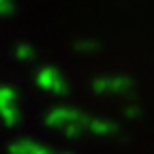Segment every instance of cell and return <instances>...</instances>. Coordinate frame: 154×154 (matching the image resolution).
I'll use <instances>...</instances> for the list:
<instances>
[{
    "label": "cell",
    "instance_id": "8fae6325",
    "mask_svg": "<svg viewBox=\"0 0 154 154\" xmlns=\"http://www.w3.org/2000/svg\"><path fill=\"white\" fill-rule=\"evenodd\" d=\"M126 116H128V118H137V116H139V109L137 107H126Z\"/></svg>",
    "mask_w": 154,
    "mask_h": 154
},
{
    "label": "cell",
    "instance_id": "277c9868",
    "mask_svg": "<svg viewBox=\"0 0 154 154\" xmlns=\"http://www.w3.org/2000/svg\"><path fill=\"white\" fill-rule=\"evenodd\" d=\"M88 128H90L94 135H111V133H116V124L109 122V120H101V118L90 120Z\"/></svg>",
    "mask_w": 154,
    "mask_h": 154
},
{
    "label": "cell",
    "instance_id": "8992f818",
    "mask_svg": "<svg viewBox=\"0 0 154 154\" xmlns=\"http://www.w3.org/2000/svg\"><path fill=\"white\" fill-rule=\"evenodd\" d=\"M0 118L5 120L7 126H13L19 122V111H17V105H9V107H2L0 109Z\"/></svg>",
    "mask_w": 154,
    "mask_h": 154
},
{
    "label": "cell",
    "instance_id": "7c38bea8",
    "mask_svg": "<svg viewBox=\"0 0 154 154\" xmlns=\"http://www.w3.org/2000/svg\"><path fill=\"white\" fill-rule=\"evenodd\" d=\"M64 154H71V152H64Z\"/></svg>",
    "mask_w": 154,
    "mask_h": 154
},
{
    "label": "cell",
    "instance_id": "30bf717a",
    "mask_svg": "<svg viewBox=\"0 0 154 154\" xmlns=\"http://www.w3.org/2000/svg\"><path fill=\"white\" fill-rule=\"evenodd\" d=\"M13 5L9 2V0H0V15H9V13H13Z\"/></svg>",
    "mask_w": 154,
    "mask_h": 154
},
{
    "label": "cell",
    "instance_id": "3957f363",
    "mask_svg": "<svg viewBox=\"0 0 154 154\" xmlns=\"http://www.w3.org/2000/svg\"><path fill=\"white\" fill-rule=\"evenodd\" d=\"M79 118V111H75V109H69V107H56V109H51L49 113H47V118H45V122L49 124V126H62V128H66L73 120H77Z\"/></svg>",
    "mask_w": 154,
    "mask_h": 154
},
{
    "label": "cell",
    "instance_id": "9c48e42d",
    "mask_svg": "<svg viewBox=\"0 0 154 154\" xmlns=\"http://www.w3.org/2000/svg\"><path fill=\"white\" fill-rule=\"evenodd\" d=\"M75 49L77 51H96V49H99V43H94V41H79V43H75Z\"/></svg>",
    "mask_w": 154,
    "mask_h": 154
},
{
    "label": "cell",
    "instance_id": "ba28073f",
    "mask_svg": "<svg viewBox=\"0 0 154 154\" xmlns=\"http://www.w3.org/2000/svg\"><path fill=\"white\" fill-rule=\"evenodd\" d=\"M34 47L28 45V43H22V45H17L15 47V56L17 58H22V60H30V58H34Z\"/></svg>",
    "mask_w": 154,
    "mask_h": 154
},
{
    "label": "cell",
    "instance_id": "5b68a950",
    "mask_svg": "<svg viewBox=\"0 0 154 154\" xmlns=\"http://www.w3.org/2000/svg\"><path fill=\"white\" fill-rule=\"evenodd\" d=\"M38 143L30 141V139H19V141H13L9 146V154H34Z\"/></svg>",
    "mask_w": 154,
    "mask_h": 154
},
{
    "label": "cell",
    "instance_id": "6da1fadb",
    "mask_svg": "<svg viewBox=\"0 0 154 154\" xmlns=\"http://www.w3.org/2000/svg\"><path fill=\"white\" fill-rule=\"evenodd\" d=\"M36 82H38V86H41V88L51 90V92H56V94H64V92L69 90L66 82L62 79V75L58 73L54 66H45L41 73H38Z\"/></svg>",
    "mask_w": 154,
    "mask_h": 154
},
{
    "label": "cell",
    "instance_id": "7a4b0ae2",
    "mask_svg": "<svg viewBox=\"0 0 154 154\" xmlns=\"http://www.w3.org/2000/svg\"><path fill=\"white\" fill-rule=\"evenodd\" d=\"M94 92H128L133 88V79L128 77H101L92 84Z\"/></svg>",
    "mask_w": 154,
    "mask_h": 154
},
{
    "label": "cell",
    "instance_id": "52a82bcc",
    "mask_svg": "<svg viewBox=\"0 0 154 154\" xmlns=\"http://www.w3.org/2000/svg\"><path fill=\"white\" fill-rule=\"evenodd\" d=\"M15 101H17V92L9 86H0V109L15 105Z\"/></svg>",
    "mask_w": 154,
    "mask_h": 154
}]
</instances>
